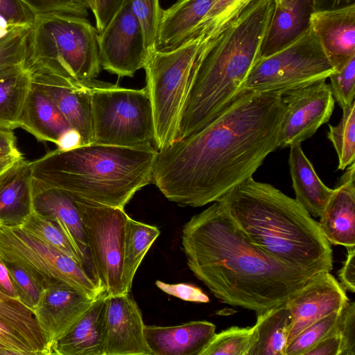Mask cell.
Listing matches in <instances>:
<instances>
[{
  "label": "cell",
  "instance_id": "1",
  "mask_svg": "<svg viewBox=\"0 0 355 355\" xmlns=\"http://www.w3.org/2000/svg\"><path fill=\"white\" fill-rule=\"evenodd\" d=\"M285 112L282 94L243 89L198 131L157 150L153 182L180 206L219 200L278 148Z\"/></svg>",
  "mask_w": 355,
  "mask_h": 355
},
{
  "label": "cell",
  "instance_id": "2",
  "mask_svg": "<svg viewBox=\"0 0 355 355\" xmlns=\"http://www.w3.org/2000/svg\"><path fill=\"white\" fill-rule=\"evenodd\" d=\"M182 243L189 269L216 298L256 314L286 302L315 276L255 245L219 201L184 225Z\"/></svg>",
  "mask_w": 355,
  "mask_h": 355
},
{
  "label": "cell",
  "instance_id": "3",
  "mask_svg": "<svg viewBox=\"0 0 355 355\" xmlns=\"http://www.w3.org/2000/svg\"><path fill=\"white\" fill-rule=\"evenodd\" d=\"M275 8L274 0H252L208 38L182 106L176 139L206 125L243 90L260 55Z\"/></svg>",
  "mask_w": 355,
  "mask_h": 355
},
{
  "label": "cell",
  "instance_id": "4",
  "mask_svg": "<svg viewBox=\"0 0 355 355\" xmlns=\"http://www.w3.org/2000/svg\"><path fill=\"white\" fill-rule=\"evenodd\" d=\"M218 201L252 243L273 258L312 275L331 270L332 250L318 223L274 186L250 177Z\"/></svg>",
  "mask_w": 355,
  "mask_h": 355
},
{
  "label": "cell",
  "instance_id": "5",
  "mask_svg": "<svg viewBox=\"0 0 355 355\" xmlns=\"http://www.w3.org/2000/svg\"><path fill=\"white\" fill-rule=\"evenodd\" d=\"M155 147L92 143L58 148L30 162L32 179L43 188L124 209L137 191L153 182Z\"/></svg>",
  "mask_w": 355,
  "mask_h": 355
},
{
  "label": "cell",
  "instance_id": "6",
  "mask_svg": "<svg viewBox=\"0 0 355 355\" xmlns=\"http://www.w3.org/2000/svg\"><path fill=\"white\" fill-rule=\"evenodd\" d=\"M98 33L86 17L64 13L36 16L30 29L25 67L33 73L73 83L94 80L101 67Z\"/></svg>",
  "mask_w": 355,
  "mask_h": 355
},
{
  "label": "cell",
  "instance_id": "7",
  "mask_svg": "<svg viewBox=\"0 0 355 355\" xmlns=\"http://www.w3.org/2000/svg\"><path fill=\"white\" fill-rule=\"evenodd\" d=\"M208 37L202 32L178 48L153 51L144 68L159 150L176 139L180 113Z\"/></svg>",
  "mask_w": 355,
  "mask_h": 355
},
{
  "label": "cell",
  "instance_id": "8",
  "mask_svg": "<svg viewBox=\"0 0 355 355\" xmlns=\"http://www.w3.org/2000/svg\"><path fill=\"white\" fill-rule=\"evenodd\" d=\"M92 143L148 148L155 145L153 108L146 87L135 89L89 82Z\"/></svg>",
  "mask_w": 355,
  "mask_h": 355
},
{
  "label": "cell",
  "instance_id": "9",
  "mask_svg": "<svg viewBox=\"0 0 355 355\" xmlns=\"http://www.w3.org/2000/svg\"><path fill=\"white\" fill-rule=\"evenodd\" d=\"M316 35L309 26L293 41L253 64L244 90L284 93L327 80L334 72Z\"/></svg>",
  "mask_w": 355,
  "mask_h": 355
},
{
  "label": "cell",
  "instance_id": "10",
  "mask_svg": "<svg viewBox=\"0 0 355 355\" xmlns=\"http://www.w3.org/2000/svg\"><path fill=\"white\" fill-rule=\"evenodd\" d=\"M0 261L24 269L44 288L60 282L92 299L104 292L83 264L42 243L17 224L0 223Z\"/></svg>",
  "mask_w": 355,
  "mask_h": 355
},
{
  "label": "cell",
  "instance_id": "11",
  "mask_svg": "<svg viewBox=\"0 0 355 355\" xmlns=\"http://www.w3.org/2000/svg\"><path fill=\"white\" fill-rule=\"evenodd\" d=\"M69 196L82 220L94 279L107 295L125 293L122 271L128 214L123 208Z\"/></svg>",
  "mask_w": 355,
  "mask_h": 355
},
{
  "label": "cell",
  "instance_id": "12",
  "mask_svg": "<svg viewBox=\"0 0 355 355\" xmlns=\"http://www.w3.org/2000/svg\"><path fill=\"white\" fill-rule=\"evenodd\" d=\"M98 40L101 69L119 77H133L145 68L150 53L130 0L123 1Z\"/></svg>",
  "mask_w": 355,
  "mask_h": 355
},
{
  "label": "cell",
  "instance_id": "13",
  "mask_svg": "<svg viewBox=\"0 0 355 355\" xmlns=\"http://www.w3.org/2000/svg\"><path fill=\"white\" fill-rule=\"evenodd\" d=\"M282 99L286 112L279 128L278 148L290 147L311 137L329 121L335 105L326 80L288 91Z\"/></svg>",
  "mask_w": 355,
  "mask_h": 355
},
{
  "label": "cell",
  "instance_id": "14",
  "mask_svg": "<svg viewBox=\"0 0 355 355\" xmlns=\"http://www.w3.org/2000/svg\"><path fill=\"white\" fill-rule=\"evenodd\" d=\"M141 312L128 293L106 295L103 355H152Z\"/></svg>",
  "mask_w": 355,
  "mask_h": 355
},
{
  "label": "cell",
  "instance_id": "15",
  "mask_svg": "<svg viewBox=\"0 0 355 355\" xmlns=\"http://www.w3.org/2000/svg\"><path fill=\"white\" fill-rule=\"evenodd\" d=\"M95 299L67 284L58 282L45 287L33 310L51 354L58 341L88 309Z\"/></svg>",
  "mask_w": 355,
  "mask_h": 355
},
{
  "label": "cell",
  "instance_id": "16",
  "mask_svg": "<svg viewBox=\"0 0 355 355\" xmlns=\"http://www.w3.org/2000/svg\"><path fill=\"white\" fill-rule=\"evenodd\" d=\"M348 300L346 291L330 272L313 276L286 302L291 315L286 345L311 324L340 310Z\"/></svg>",
  "mask_w": 355,
  "mask_h": 355
},
{
  "label": "cell",
  "instance_id": "17",
  "mask_svg": "<svg viewBox=\"0 0 355 355\" xmlns=\"http://www.w3.org/2000/svg\"><path fill=\"white\" fill-rule=\"evenodd\" d=\"M32 84L55 104L80 137V146L93 141L89 82L73 83L51 75L31 73Z\"/></svg>",
  "mask_w": 355,
  "mask_h": 355
},
{
  "label": "cell",
  "instance_id": "18",
  "mask_svg": "<svg viewBox=\"0 0 355 355\" xmlns=\"http://www.w3.org/2000/svg\"><path fill=\"white\" fill-rule=\"evenodd\" d=\"M310 27L335 71L355 55V3L313 11Z\"/></svg>",
  "mask_w": 355,
  "mask_h": 355
},
{
  "label": "cell",
  "instance_id": "19",
  "mask_svg": "<svg viewBox=\"0 0 355 355\" xmlns=\"http://www.w3.org/2000/svg\"><path fill=\"white\" fill-rule=\"evenodd\" d=\"M31 187L33 209L58 225L80 254L85 267L92 277L83 225L71 198L60 190L43 188L33 179Z\"/></svg>",
  "mask_w": 355,
  "mask_h": 355
},
{
  "label": "cell",
  "instance_id": "20",
  "mask_svg": "<svg viewBox=\"0 0 355 355\" xmlns=\"http://www.w3.org/2000/svg\"><path fill=\"white\" fill-rule=\"evenodd\" d=\"M318 222L330 244L355 246L354 162L345 168Z\"/></svg>",
  "mask_w": 355,
  "mask_h": 355
},
{
  "label": "cell",
  "instance_id": "21",
  "mask_svg": "<svg viewBox=\"0 0 355 355\" xmlns=\"http://www.w3.org/2000/svg\"><path fill=\"white\" fill-rule=\"evenodd\" d=\"M216 325L205 320L176 326L144 325L152 355H200L216 334Z\"/></svg>",
  "mask_w": 355,
  "mask_h": 355
},
{
  "label": "cell",
  "instance_id": "22",
  "mask_svg": "<svg viewBox=\"0 0 355 355\" xmlns=\"http://www.w3.org/2000/svg\"><path fill=\"white\" fill-rule=\"evenodd\" d=\"M216 0H178L162 10L155 50H173L192 36Z\"/></svg>",
  "mask_w": 355,
  "mask_h": 355
},
{
  "label": "cell",
  "instance_id": "23",
  "mask_svg": "<svg viewBox=\"0 0 355 355\" xmlns=\"http://www.w3.org/2000/svg\"><path fill=\"white\" fill-rule=\"evenodd\" d=\"M106 293L103 292L58 341L53 354L103 355Z\"/></svg>",
  "mask_w": 355,
  "mask_h": 355
},
{
  "label": "cell",
  "instance_id": "24",
  "mask_svg": "<svg viewBox=\"0 0 355 355\" xmlns=\"http://www.w3.org/2000/svg\"><path fill=\"white\" fill-rule=\"evenodd\" d=\"M288 165L296 201L312 216L320 218L333 193L319 178L301 144L290 146Z\"/></svg>",
  "mask_w": 355,
  "mask_h": 355
},
{
  "label": "cell",
  "instance_id": "25",
  "mask_svg": "<svg viewBox=\"0 0 355 355\" xmlns=\"http://www.w3.org/2000/svg\"><path fill=\"white\" fill-rule=\"evenodd\" d=\"M20 128L37 141L55 144L62 135L73 129L51 100L32 83L22 112Z\"/></svg>",
  "mask_w": 355,
  "mask_h": 355
},
{
  "label": "cell",
  "instance_id": "26",
  "mask_svg": "<svg viewBox=\"0 0 355 355\" xmlns=\"http://www.w3.org/2000/svg\"><path fill=\"white\" fill-rule=\"evenodd\" d=\"M314 11L313 0H294L284 6H275L259 56H267L281 49L310 26Z\"/></svg>",
  "mask_w": 355,
  "mask_h": 355
},
{
  "label": "cell",
  "instance_id": "27",
  "mask_svg": "<svg viewBox=\"0 0 355 355\" xmlns=\"http://www.w3.org/2000/svg\"><path fill=\"white\" fill-rule=\"evenodd\" d=\"M31 87V73L24 64L0 68V128H20Z\"/></svg>",
  "mask_w": 355,
  "mask_h": 355
},
{
  "label": "cell",
  "instance_id": "28",
  "mask_svg": "<svg viewBox=\"0 0 355 355\" xmlns=\"http://www.w3.org/2000/svg\"><path fill=\"white\" fill-rule=\"evenodd\" d=\"M32 175L30 161L23 159L0 189V220L19 224L33 209Z\"/></svg>",
  "mask_w": 355,
  "mask_h": 355
},
{
  "label": "cell",
  "instance_id": "29",
  "mask_svg": "<svg viewBox=\"0 0 355 355\" xmlns=\"http://www.w3.org/2000/svg\"><path fill=\"white\" fill-rule=\"evenodd\" d=\"M286 302L256 314L254 327L257 341L248 355H284L291 324V315Z\"/></svg>",
  "mask_w": 355,
  "mask_h": 355
},
{
  "label": "cell",
  "instance_id": "30",
  "mask_svg": "<svg viewBox=\"0 0 355 355\" xmlns=\"http://www.w3.org/2000/svg\"><path fill=\"white\" fill-rule=\"evenodd\" d=\"M0 320L15 330L33 349L36 355H49L44 333L33 311L19 299L0 291Z\"/></svg>",
  "mask_w": 355,
  "mask_h": 355
},
{
  "label": "cell",
  "instance_id": "31",
  "mask_svg": "<svg viewBox=\"0 0 355 355\" xmlns=\"http://www.w3.org/2000/svg\"><path fill=\"white\" fill-rule=\"evenodd\" d=\"M160 234L155 226L130 217L125 226L122 279L125 293L132 288L135 275L144 257Z\"/></svg>",
  "mask_w": 355,
  "mask_h": 355
},
{
  "label": "cell",
  "instance_id": "32",
  "mask_svg": "<svg viewBox=\"0 0 355 355\" xmlns=\"http://www.w3.org/2000/svg\"><path fill=\"white\" fill-rule=\"evenodd\" d=\"M17 225L25 232L42 243L84 265L80 254L58 225L33 208Z\"/></svg>",
  "mask_w": 355,
  "mask_h": 355
},
{
  "label": "cell",
  "instance_id": "33",
  "mask_svg": "<svg viewBox=\"0 0 355 355\" xmlns=\"http://www.w3.org/2000/svg\"><path fill=\"white\" fill-rule=\"evenodd\" d=\"M336 125H329L327 138L332 143L338 158V168H345L355 159V102L342 109Z\"/></svg>",
  "mask_w": 355,
  "mask_h": 355
},
{
  "label": "cell",
  "instance_id": "34",
  "mask_svg": "<svg viewBox=\"0 0 355 355\" xmlns=\"http://www.w3.org/2000/svg\"><path fill=\"white\" fill-rule=\"evenodd\" d=\"M256 341L254 326L231 327L216 333L200 355H248Z\"/></svg>",
  "mask_w": 355,
  "mask_h": 355
},
{
  "label": "cell",
  "instance_id": "35",
  "mask_svg": "<svg viewBox=\"0 0 355 355\" xmlns=\"http://www.w3.org/2000/svg\"><path fill=\"white\" fill-rule=\"evenodd\" d=\"M31 28H0V68L25 64Z\"/></svg>",
  "mask_w": 355,
  "mask_h": 355
},
{
  "label": "cell",
  "instance_id": "36",
  "mask_svg": "<svg viewBox=\"0 0 355 355\" xmlns=\"http://www.w3.org/2000/svg\"><path fill=\"white\" fill-rule=\"evenodd\" d=\"M341 309L314 322L303 329L286 345L284 355H304L335 329Z\"/></svg>",
  "mask_w": 355,
  "mask_h": 355
},
{
  "label": "cell",
  "instance_id": "37",
  "mask_svg": "<svg viewBox=\"0 0 355 355\" xmlns=\"http://www.w3.org/2000/svg\"><path fill=\"white\" fill-rule=\"evenodd\" d=\"M252 1V0H216L207 17L200 24L192 36L195 33L200 31H204L213 35L218 33Z\"/></svg>",
  "mask_w": 355,
  "mask_h": 355
},
{
  "label": "cell",
  "instance_id": "38",
  "mask_svg": "<svg viewBox=\"0 0 355 355\" xmlns=\"http://www.w3.org/2000/svg\"><path fill=\"white\" fill-rule=\"evenodd\" d=\"M132 11L138 19L149 53L155 50L162 10L159 0H130Z\"/></svg>",
  "mask_w": 355,
  "mask_h": 355
},
{
  "label": "cell",
  "instance_id": "39",
  "mask_svg": "<svg viewBox=\"0 0 355 355\" xmlns=\"http://www.w3.org/2000/svg\"><path fill=\"white\" fill-rule=\"evenodd\" d=\"M3 263L18 299L33 313L44 288L24 269L10 263Z\"/></svg>",
  "mask_w": 355,
  "mask_h": 355
},
{
  "label": "cell",
  "instance_id": "40",
  "mask_svg": "<svg viewBox=\"0 0 355 355\" xmlns=\"http://www.w3.org/2000/svg\"><path fill=\"white\" fill-rule=\"evenodd\" d=\"M329 78L333 97L341 109L354 102L355 55L342 69L331 73Z\"/></svg>",
  "mask_w": 355,
  "mask_h": 355
},
{
  "label": "cell",
  "instance_id": "41",
  "mask_svg": "<svg viewBox=\"0 0 355 355\" xmlns=\"http://www.w3.org/2000/svg\"><path fill=\"white\" fill-rule=\"evenodd\" d=\"M36 16L21 0H0V28H31Z\"/></svg>",
  "mask_w": 355,
  "mask_h": 355
},
{
  "label": "cell",
  "instance_id": "42",
  "mask_svg": "<svg viewBox=\"0 0 355 355\" xmlns=\"http://www.w3.org/2000/svg\"><path fill=\"white\" fill-rule=\"evenodd\" d=\"M36 15L64 13L86 17L89 9L85 0H21Z\"/></svg>",
  "mask_w": 355,
  "mask_h": 355
},
{
  "label": "cell",
  "instance_id": "43",
  "mask_svg": "<svg viewBox=\"0 0 355 355\" xmlns=\"http://www.w3.org/2000/svg\"><path fill=\"white\" fill-rule=\"evenodd\" d=\"M336 327L341 338L340 355H355V303L348 300L343 306Z\"/></svg>",
  "mask_w": 355,
  "mask_h": 355
},
{
  "label": "cell",
  "instance_id": "44",
  "mask_svg": "<svg viewBox=\"0 0 355 355\" xmlns=\"http://www.w3.org/2000/svg\"><path fill=\"white\" fill-rule=\"evenodd\" d=\"M0 354L36 355L33 349L19 334L1 320Z\"/></svg>",
  "mask_w": 355,
  "mask_h": 355
},
{
  "label": "cell",
  "instance_id": "45",
  "mask_svg": "<svg viewBox=\"0 0 355 355\" xmlns=\"http://www.w3.org/2000/svg\"><path fill=\"white\" fill-rule=\"evenodd\" d=\"M155 285L164 293L184 301L200 303L209 302V297L200 288L190 284H168L157 280Z\"/></svg>",
  "mask_w": 355,
  "mask_h": 355
},
{
  "label": "cell",
  "instance_id": "46",
  "mask_svg": "<svg viewBox=\"0 0 355 355\" xmlns=\"http://www.w3.org/2000/svg\"><path fill=\"white\" fill-rule=\"evenodd\" d=\"M124 0H96V10L94 13L96 28L98 33L108 26L118 12Z\"/></svg>",
  "mask_w": 355,
  "mask_h": 355
},
{
  "label": "cell",
  "instance_id": "47",
  "mask_svg": "<svg viewBox=\"0 0 355 355\" xmlns=\"http://www.w3.org/2000/svg\"><path fill=\"white\" fill-rule=\"evenodd\" d=\"M340 347L341 338L336 326L331 332L307 350L304 355H340Z\"/></svg>",
  "mask_w": 355,
  "mask_h": 355
},
{
  "label": "cell",
  "instance_id": "48",
  "mask_svg": "<svg viewBox=\"0 0 355 355\" xmlns=\"http://www.w3.org/2000/svg\"><path fill=\"white\" fill-rule=\"evenodd\" d=\"M347 248V257L342 268L338 272L340 284L345 290L354 293L355 291V246Z\"/></svg>",
  "mask_w": 355,
  "mask_h": 355
},
{
  "label": "cell",
  "instance_id": "49",
  "mask_svg": "<svg viewBox=\"0 0 355 355\" xmlns=\"http://www.w3.org/2000/svg\"><path fill=\"white\" fill-rule=\"evenodd\" d=\"M0 291L12 296L15 298H17V295L15 293V288L12 284L10 275L5 264L0 261Z\"/></svg>",
  "mask_w": 355,
  "mask_h": 355
},
{
  "label": "cell",
  "instance_id": "50",
  "mask_svg": "<svg viewBox=\"0 0 355 355\" xmlns=\"http://www.w3.org/2000/svg\"><path fill=\"white\" fill-rule=\"evenodd\" d=\"M355 3V0H313L314 11L331 10Z\"/></svg>",
  "mask_w": 355,
  "mask_h": 355
},
{
  "label": "cell",
  "instance_id": "51",
  "mask_svg": "<svg viewBox=\"0 0 355 355\" xmlns=\"http://www.w3.org/2000/svg\"><path fill=\"white\" fill-rule=\"evenodd\" d=\"M0 148H17V139L12 130L0 128Z\"/></svg>",
  "mask_w": 355,
  "mask_h": 355
},
{
  "label": "cell",
  "instance_id": "52",
  "mask_svg": "<svg viewBox=\"0 0 355 355\" xmlns=\"http://www.w3.org/2000/svg\"><path fill=\"white\" fill-rule=\"evenodd\" d=\"M19 162L0 172V189L4 184L6 181L8 180V178H9L12 172L14 171V169L15 168L16 166L18 164ZM0 223H1V220Z\"/></svg>",
  "mask_w": 355,
  "mask_h": 355
},
{
  "label": "cell",
  "instance_id": "53",
  "mask_svg": "<svg viewBox=\"0 0 355 355\" xmlns=\"http://www.w3.org/2000/svg\"><path fill=\"white\" fill-rule=\"evenodd\" d=\"M89 9H90L93 13L96 10V0H85Z\"/></svg>",
  "mask_w": 355,
  "mask_h": 355
},
{
  "label": "cell",
  "instance_id": "54",
  "mask_svg": "<svg viewBox=\"0 0 355 355\" xmlns=\"http://www.w3.org/2000/svg\"><path fill=\"white\" fill-rule=\"evenodd\" d=\"M293 1L294 0H274V1L275 3V6H286Z\"/></svg>",
  "mask_w": 355,
  "mask_h": 355
}]
</instances>
